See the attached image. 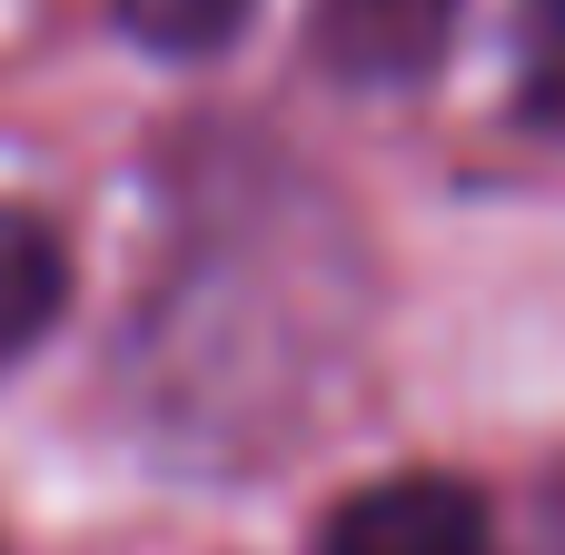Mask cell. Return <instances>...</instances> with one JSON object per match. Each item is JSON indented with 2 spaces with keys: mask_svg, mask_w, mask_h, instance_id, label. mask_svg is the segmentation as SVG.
<instances>
[{
  "mask_svg": "<svg viewBox=\"0 0 565 555\" xmlns=\"http://www.w3.org/2000/svg\"><path fill=\"white\" fill-rule=\"evenodd\" d=\"M516 60H526V109L565 119V0H516Z\"/></svg>",
  "mask_w": 565,
  "mask_h": 555,
  "instance_id": "5",
  "label": "cell"
},
{
  "mask_svg": "<svg viewBox=\"0 0 565 555\" xmlns=\"http://www.w3.org/2000/svg\"><path fill=\"white\" fill-rule=\"evenodd\" d=\"M447 30H457V0H318V30L308 40H318V60L338 79L397 89V79L437 70Z\"/></svg>",
  "mask_w": 565,
  "mask_h": 555,
  "instance_id": "2",
  "label": "cell"
},
{
  "mask_svg": "<svg viewBox=\"0 0 565 555\" xmlns=\"http://www.w3.org/2000/svg\"><path fill=\"white\" fill-rule=\"evenodd\" d=\"M248 10H258V0H119L129 40H149V50H169V60H199V50L238 40Z\"/></svg>",
  "mask_w": 565,
  "mask_h": 555,
  "instance_id": "4",
  "label": "cell"
},
{
  "mask_svg": "<svg viewBox=\"0 0 565 555\" xmlns=\"http://www.w3.org/2000/svg\"><path fill=\"white\" fill-rule=\"evenodd\" d=\"M60 308H70V248H60V228L40 209L0 199V367L30 357L60 328Z\"/></svg>",
  "mask_w": 565,
  "mask_h": 555,
  "instance_id": "3",
  "label": "cell"
},
{
  "mask_svg": "<svg viewBox=\"0 0 565 555\" xmlns=\"http://www.w3.org/2000/svg\"><path fill=\"white\" fill-rule=\"evenodd\" d=\"M318 555H497V526H487L477 487L417 467V477H377V487L338 497Z\"/></svg>",
  "mask_w": 565,
  "mask_h": 555,
  "instance_id": "1",
  "label": "cell"
}]
</instances>
